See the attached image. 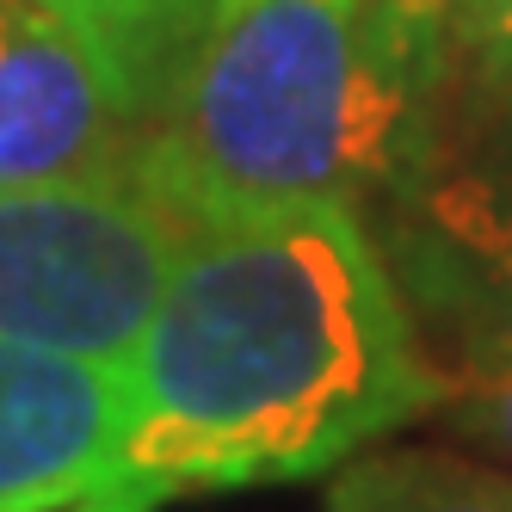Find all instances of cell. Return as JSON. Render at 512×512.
Masks as SVG:
<instances>
[{
  "label": "cell",
  "instance_id": "cell-1",
  "mask_svg": "<svg viewBox=\"0 0 512 512\" xmlns=\"http://www.w3.org/2000/svg\"><path fill=\"white\" fill-rule=\"evenodd\" d=\"M445 389L371 216H210L130 358L118 475L167 494L303 482L432 414Z\"/></svg>",
  "mask_w": 512,
  "mask_h": 512
},
{
  "label": "cell",
  "instance_id": "cell-2",
  "mask_svg": "<svg viewBox=\"0 0 512 512\" xmlns=\"http://www.w3.org/2000/svg\"><path fill=\"white\" fill-rule=\"evenodd\" d=\"M469 99L438 0H223L142 149L198 229L272 204L383 216Z\"/></svg>",
  "mask_w": 512,
  "mask_h": 512
},
{
  "label": "cell",
  "instance_id": "cell-3",
  "mask_svg": "<svg viewBox=\"0 0 512 512\" xmlns=\"http://www.w3.org/2000/svg\"><path fill=\"white\" fill-rule=\"evenodd\" d=\"M198 216L142 142L105 167L0 186V334L130 364Z\"/></svg>",
  "mask_w": 512,
  "mask_h": 512
},
{
  "label": "cell",
  "instance_id": "cell-4",
  "mask_svg": "<svg viewBox=\"0 0 512 512\" xmlns=\"http://www.w3.org/2000/svg\"><path fill=\"white\" fill-rule=\"evenodd\" d=\"M438 364L512 352V93H475L377 229Z\"/></svg>",
  "mask_w": 512,
  "mask_h": 512
},
{
  "label": "cell",
  "instance_id": "cell-5",
  "mask_svg": "<svg viewBox=\"0 0 512 512\" xmlns=\"http://www.w3.org/2000/svg\"><path fill=\"white\" fill-rule=\"evenodd\" d=\"M130 364L0 334V512H62L124 482Z\"/></svg>",
  "mask_w": 512,
  "mask_h": 512
},
{
  "label": "cell",
  "instance_id": "cell-6",
  "mask_svg": "<svg viewBox=\"0 0 512 512\" xmlns=\"http://www.w3.org/2000/svg\"><path fill=\"white\" fill-rule=\"evenodd\" d=\"M136 136L105 68L44 0H0V186L87 173Z\"/></svg>",
  "mask_w": 512,
  "mask_h": 512
},
{
  "label": "cell",
  "instance_id": "cell-7",
  "mask_svg": "<svg viewBox=\"0 0 512 512\" xmlns=\"http://www.w3.org/2000/svg\"><path fill=\"white\" fill-rule=\"evenodd\" d=\"M44 7L105 68L136 136H149L167 118L223 0H44Z\"/></svg>",
  "mask_w": 512,
  "mask_h": 512
},
{
  "label": "cell",
  "instance_id": "cell-8",
  "mask_svg": "<svg viewBox=\"0 0 512 512\" xmlns=\"http://www.w3.org/2000/svg\"><path fill=\"white\" fill-rule=\"evenodd\" d=\"M327 512H512V469L451 451H358Z\"/></svg>",
  "mask_w": 512,
  "mask_h": 512
},
{
  "label": "cell",
  "instance_id": "cell-9",
  "mask_svg": "<svg viewBox=\"0 0 512 512\" xmlns=\"http://www.w3.org/2000/svg\"><path fill=\"white\" fill-rule=\"evenodd\" d=\"M445 401H438V420H445L463 445L488 451L494 463L512 469V352L500 358H457L445 364Z\"/></svg>",
  "mask_w": 512,
  "mask_h": 512
},
{
  "label": "cell",
  "instance_id": "cell-10",
  "mask_svg": "<svg viewBox=\"0 0 512 512\" xmlns=\"http://www.w3.org/2000/svg\"><path fill=\"white\" fill-rule=\"evenodd\" d=\"M445 38L475 93H512V0H438Z\"/></svg>",
  "mask_w": 512,
  "mask_h": 512
},
{
  "label": "cell",
  "instance_id": "cell-11",
  "mask_svg": "<svg viewBox=\"0 0 512 512\" xmlns=\"http://www.w3.org/2000/svg\"><path fill=\"white\" fill-rule=\"evenodd\" d=\"M167 500L173 494L155 488V482H112V488H99V494H87L75 506H62V512H161Z\"/></svg>",
  "mask_w": 512,
  "mask_h": 512
}]
</instances>
